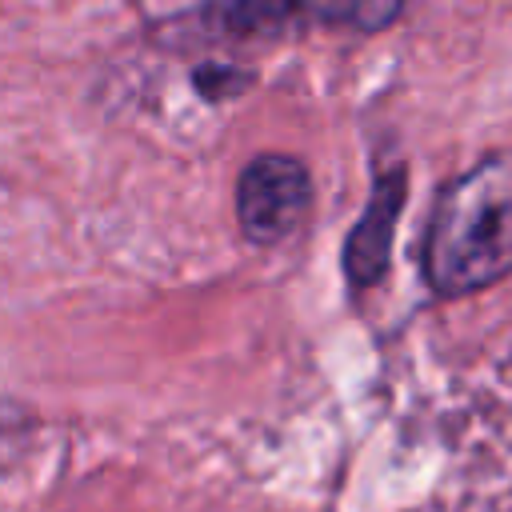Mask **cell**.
Here are the masks:
<instances>
[{
  "instance_id": "cell-1",
  "label": "cell",
  "mask_w": 512,
  "mask_h": 512,
  "mask_svg": "<svg viewBox=\"0 0 512 512\" xmlns=\"http://www.w3.org/2000/svg\"><path fill=\"white\" fill-rule=\"evenodd\" d=\"M512 272V148L484 156L456 176L424 232V280L456 300L492 288Z\"/></svg>"
},
{
  "instance_id": "cell-2",
  "label": "cell",
  "mask_w": 512,
  "mask_h": 512,
  "mask_svg": "<svg viewBox=\"0 0 512 512\" xmlns=\"http://www.w3.org/2000/svg\"><path fill=\"white\" fill-rule=\"evenodd\" d=\"M312 212V176L296 156L260 152L236 180V224L248 244L276 248L292 240Z\"/></svg>"
},
{
  "instance_id": "cell-3",
  "label": "cell",
  "mask_w": 512,
  "mask_h": 512,
  "mask_svg": "<svg viewBox=\"0 0 512 512\" xmlns=\"http://www.w3.org/2000/svg\"><path fill=\"white\" fill-rule=\"evenodd\" d=\"M400 8L404 0H224L220 24L236 36H284L300 28L380 32Z\"/></svg>"
},
{
  "instance_id": "cell-4",
  "label": "cell",
  "mask_w": 512,
  "mask_h": 512,
  "mask_svg": "<svg viewBox=\"0 0 512 512\" xmlns=\"http://www.w3.org/2000/svg\"><path fill=\"white\" fill-rule=\"evenodd\" d=\"M404 168H388L376 176L372 196L360 212V220L352 224L348 240H344V276L356 292H368L372 284H380V276L388 272L392 260V236L400 224V208H404Z\"/></svg>"
}]
</instances>
